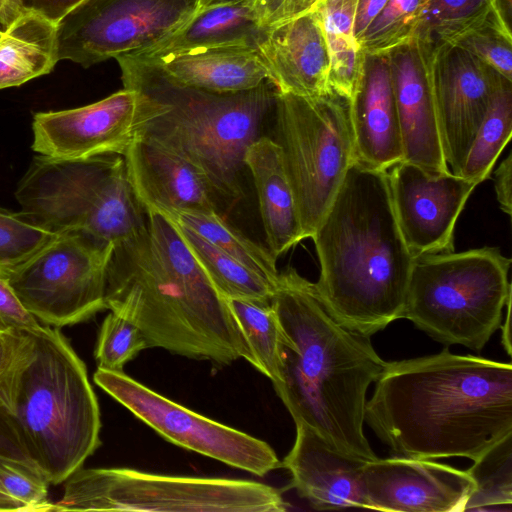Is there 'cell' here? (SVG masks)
I'll return each mask as SVG.
<instances>
[{"mask_svg": "<svg viewBox=\"0 0 512 512\" xmlns=\"http://www.w3.org/2000/svg\"><path fill=\"white\" fill-rule=\"evenodd\" d=\"M365 422L396 456L476 461L512 434V365L448 349L386 362Z\"/></svg>", "mask_w": 512, "mask_h": 512, "instance_id": "cell-1", "label": "cell"}, {"mask_svg": "<svg viewBox=\"0 0 512 512\" xmlns=\"http://www.w3.org/2000/svg\"><path fill=\"white\" fill-rule=\"evenodd\" d=\"M147 227L117 246L106 281V309L134 323L148 348L222 366L244 359L249 345L227 300L215 289L175 224L146 211Z\"/></svg>", "mask_w": 512, "mask_h": 512, "instance_id": "cell-2", "label": "cell"}, {"mask_svg": "<svg viewBox=\"0 0 512 512\" xmlns=\"http://www.w3.org/2000/svg\"><path fill=\"white\" fill-rule=\"evenodd\" d=\"M270 302L282 333V380L274 389L294 422L344 455L377 459L363 425L368 388L386 361L370 337L340 325L293 268L280 272Z\"/></svg>", "mask_w": 512, "mask_h": 512, "instance_id": "cell-3", "label": "cell"}, {"mask_svg": "<svg viewBox=\"0 0 512 512\" xmlns=\"http://www.w3.org/2000/svg\"><path fill=\"white\" fill-rule=\"evenodd\" d=\"M310 238L320 264L314 290L340 325L370 337L401 318L414 258L386 170L355 160Z\"/></svg>", "mask_w": 512, "mask_h": 512, "instance_id": "cell-4", "label": "cell"}, {"mask_svg": "<svg viewBox=\"0 0 512 512\" xmlns=\"http://www.w3.org/2000/svg\"><path fill=\"white\" fill-rule=\"evenodd\" d=\"M116 60L123 87L137 93L135 139L184 158L206 176L218 199L237 202L244 154L275 114L276 87L265 80L250 90L213 93L174 82L150 59Z\"/></svg>", "mask_w": 512, "mask_h": 512, "instance_id": "cell-5", "label": "cell"}, {"mask_svg": "<svg viewBox=\"0 0 512 512\" xmlns=\"http://www.w3.org/2000/svg\"><path fill=\"white\" fill-rule=\"evenodd\" d=\"M0 405L50 484L65 482L101 445L100 409L86 365L58 328L23 334L0 380Z\"/></svg>", "mask_w": 512, "mask_h": 512, "instance_id": "cell-6", "label": "cell"}, {"mask_svg": "<svg viewBox=\"0 0 512 512\" xmlns=\"http://www.w3.org/2000/svg\"><path fill=\"white\" fill-rule=\"evenodd\" d=\"M21 212L54 233L78 232L114 249L147 227L124 157L35 156L15 192Z\"/></svg>", "mask_w": 512, "mask_h": 512, "instance_id": "cell-7", "label": "cell"}, {"mask_svg": "<svg viewBox=\"0 0 512 512\" xmlns=\"http://www.w3.org/2000/svg\"><path fill=\"white\" fill-rule=\"evenodd\" d=\"M510 265L488 246L415 257L401 318L442 344L481 351L511 296Z\"/></svg>", "mask_w": 512, "mask_h": 512, "instance_id": "cell-8", "label": "cell"}, {"mask_svg": "<svg viewBox=\"0 0 512 512\" xmlns=\"http://www.w3.org/2000/svg\"><path fill=\"white\" fill-rule=\"evenodd\" d=\"M53 503L63 511L283 512L281 490L240 479L169 476L129 468L83 467Z\"/></svg>", "mask_w": 512, "mask_h": 512, "instance_id": "cell-9", "label": "cell"}, {"mask_svg": "<svg viewBox=\"0 0 512 512\" xmlns=\"http://www.w3.org/2000/svg\"><path fill=\"white\" fill-rule=\"evenodd\" d=\"M274 127L304 238H310L355 161L350 99L331 89L314 97L278 92Z\"/></svg>", "mask_w": 512, "mask_h": 512, "instance_id": "cell-10", "label": "cell"}, {"mask_svg": "<svg viewBox=\"0 0 512 512\" xmlns=\"http://www.w3.org/2000/svg\"><path fill=\"white\" fill-rule=\"evenodd\" d=\"M114 247L84 234L59 232L8 279L43 326L83 323L106 309L108 265Z\"/></svg>", "mask_w": 512, "mask_h": 512, "instance_id": "cell-11", "label": "cell"}, {"mask_svg": "<svg viewBox=\"0 0 512 512\" xmlns=\"http://www.w3.org/2000/svg\"><path fill=\"white\" fill-rule=\"evenodd\" d=\"M199 9L200 0H83L56 23L58 59L88 68L143 53Z\"/></svg>", "mask_w": 512, "mask_h": 512, "instance_id": "cell-12", "label": "cell"}, {"mask_svg": "<svg viewBox=\"0 0 512 512\" xmlns=\"http://www.w3.org/2000/svg\"><path fill=\"white\" fill-rule=\"evenodd\" d=\"M93 380L134 416L182 448L260 477L281 467L265 441L193 412L124 372L98 368Z\"/></svg>", "mask_w": 512, "mask_h": 512, "instance_id": "cell-13", "label": "cell"}, {"mask_svg": "<svg viewBox=\"0 0 512 512\" xmlns=\"http://www.w3.org/2000/svg\"><path fill=\"white\" fill-rule=\"evenodd\" d=\"M394 214L413 258L454 251V229L477 186L452 172L433 175L401 160L386 170Z\"/></svg>", "mask_w": 512, "mask_h": 512, "instance_id": "cell-14", "label": "cell"}, {"mask_svg": "<svg viewBox=\"0 0 512 512\" xmlns=\"http://www.w3.org/2000/svg\"><path fill=\"white\" fill-rule=\"evenodd\" d=\"M435 44L433 84L441 144L450 172L460 176L502 76L459 45Z\"/></svg>", "mask_w": 512, "mask_h": 512, "instance_id": "cell-15", "label": "cell"}, {"mask_svg": "<svg viewBox=\"0 0 512 512\" xmlns=\"http://www.w3.org/2000/svg\"><path fill=\"white\" fill-rule=\"evenodd\" d=\"M137 93L124 88L95 103L33 117L32 150L56 159L124 156L135 139Z\"/></svg>", "mask_w": 512, "mask_h": 512, "instance_id": "cell-16", "label": "cell"}, {"mask_svg": "<svg viewBox=\"0 0 512 512\" xmlns=\"http://www.w3.org/2000/svg\"><path fill=\"white\" fill-rule=\"evenodd\" d=\"M361 486L367 509L455 512L464 511L476 484L467 471L394 455L365 462Z\"/></svg>", "mask_w": 512, "mask_h": 512, "instance_id": "cell-17", "label": "cell"}, {"mask_svg": "<svg viewBox=\"0 0 512 512\" xmlns=\"http://www.w3.org/2000/svg\"><path fill=\"white\" fill-rule=\"evenodd\" d=\"M436 44L416 37L387 54L403 160L437 175L449 172L439 133L433 84Z\"/></svg>", "mask_w": 512, "mask_h": 512, "instance_id": "cell-18", "label": "cell"}, {"mask_svg": "<svg viewBox=\"0 0 512 512\" xmlns=\"http://www.w3.org/2000/svg\"><path fill=\"white\" fill-rule=\"evenodd\" d=\"M257 50L278 92L314 97L329 91L328 43L312 5L270 27Z\"/></svg>", "mask_w": 512, "mask_h": 512, "instance_id": "cell-19", "label": "cell"}, {"mask_svg": "<svg viewBox=\"0 0 512 512\" xmlns=\"http://www.w3.org/2000/svg\"><path fill=\"white\" fill-rule=\"evenodd\" d=\"M127 174L143 210L218 212V197L206 176L184 158L134 139L124 154Z\"/></svg>", "mask_w": 512, "mask_h": 512, "instance_id": "cell-20", "label": "cell"}, {"mask_svg": "<svg viewBox=\"0 0 512 512\" xmlns=\"http://www.w3.org/2000/svg\"><path fill=\"white\" fill-rule=\"evenodd\" d=\"M294 444L281 462L290 487L316 510L366 508L361 472L364 460L340 453L302 423H295Z\"/></svg>", "mask_w": 512, "mask_h": 512, "instance_id": "cell-21", "label": "cell"}, {"mask_svg": "<svg viewBox=\"0 0 512 512\" xmlns=\"http://www.w3.org/2000/svg\"><path fill=\"white\" fill-rule=\"evenodd\" d=\"M355 160L387 170L403 160V146L387 55L367 56L363 80L350 99Z\"/></svg>", "mask_w": 512, "mask_h": 512, "instance_id": "cell-22", "label": "cell"}, {"mask_svg": "<svg viewBox=\"0 0 512 512\" xmlns=\"http://www.w3.org/2000/svg\"><path fill=\"white\" fill-rule=\"evenodd\" d=\"M141 57L156 62L174 82L213 93L246 91L269 80L264 62L253 47L195 48Z\"/></svg>", "mask_w": 512, "mask_h": 512, "instance_id": "cell-23", "label": "cell"}, {"mask_svg": "<svg viewBox=\"0 0 512 512\" xmlns=\"http://www.w3.org/2000/svg\"><path fill=\"white\" fill-rule=\"evenodd\" d=\"M243 162L255 185L267 248L278 258L305 239L281 148L274 139L260 136L247 148Z\"/></svg>", "mask_w": 512, "mask_h": 512, "instance_id": "cell-24", "label": "cell"}, {"mask_svg": "<svg viewBox=\"0 0 512 512\" xmlns=\"http://www.w3.org/2000/svg\"><path fill=\"white\" fill-rule=\"evenodd\" d=\"M254 0H239L199 9L174 34L135 54L155 57L195 48L245 46L257 49L266 31Z\"/></svg>", "mask_w": 512, "mask_h": 512, "instance_id": "cell-25", "label": "cell"}, {"mask_svg": "<svg viewBox=\"0 0 512 512\" xmlns=\"http://www.w3.org/2000/svg\"><path fill=\"white\" fill-rule=\"evenodd\" d=\"M57 26L27 7L0 37V89L49 74L59 62Z\"/></svg>", "mask_w": 512, "mask_h": 512, "instance_id": "cell-26", "label": "cell"}, {"mask_svg": "<svg viewBox=\"0 0 512 512\" xmlns=\"http://www.w3.org/2000/svg\"><path fill=\"white\" fill-rule=\"evenodd\" d=\"M512 0H428L418 38L455 45L492 24L511 26Z\"/></svg>", "mask_w": 512, "mask_h": 512, "instance_id": "cell-27", "label": "cell"}, {"mask_svg": "<svg viewBox=\"0 0 512 512\" xmlns=\"http://www.w3.org/2000/svg\"><path fill=\"white\" fill-rule=\"evenodd\" d=\"M156 212L198 233L272 285H277L280 274L276 265L277 258L267 247L252 241L231 225L220 213L181 210Z\"/></svg>", "mask_w": 512, "mask_h": 512, "instance_id": "cell-28", "label": "cell"}, {"mask_svg": "<svg viewBox=\"0 0 512 512\" xmlns=\"http://www.w3.org/2000/svg\"><path fill=\"white\" fill-rule=\"evenodd\" d=\"M174 224L194 259L223 298L271 299L276 286L198 233L183 225Z\"/></svg>", "mask_w": 512, "mask_h": 512, "instance_id": "cell-29", "label": "cell"}, {"mask_svg": "<svg viewBox=\"0 0 512 512\" xmlns=\"http://www.w3.org/2000/svg\"><path fill=\"white\" fill-rule=\"evenodd\" d=\"M512 132V81L502 77L466 154L460 176L477 185L492 168Z\"/></svg>", "mask_w": 512, "mask_h": 512, "instance_id": "cell-30", "label": "cell"}, {"mask_svg": "<svg viewBox=\"0 0 512 512\" xmlns=\"http://www.w3.org/2000/svg\"><path fill=\"white\" fill-rule=\"evenodd\" d=\"M255 359L276 387L282 380V333L270 300L226 299Z\"/></svg>", "mask_w": 512, "mask_h": 512, "instance_id": "cell-31", "label": "cell"}, {"mask_svg": "<svg viewBox=\"0 0 512 512\" xmlns=\"http://www.w3.org/2000/svg\"><path fill=\"white\" fill-rule=\"evenodd\" d=\"M512 434L508 435L484 455L468 470L476 487L469 497L467 510H507L511 511L512 477L511 450Z\"/></svg>", "mask_w": 512, "mask_h": 512, "instance_id": "cell-32", "label": "cell"}, {"mask_svg": "<svg viewBox=\"0 0 512 512\" xmlns=\"http://www.w3.org/2000/svg\"><path fill=\"white\" fill-rule=\"evenodd\" d=\"M428 0H389L357 39L367 56L387 55L413 41L419 32Z\"/></svg>", "mask_w": 512, "mask_h": 512, "instance_id": "cell-33", "label": "cell"}, {"mask_svg": "<svg viewBox=\"0 0 512 512\" xmlns=\"http://www.w3.org/2000/svg\"><path fill=\"white\" fill-rule=\"evenodd\" d=\"M49 484L30 460L0 454V511H53Z\"/></svg>", "mask_w": 512, "mask_h": 512, "instance_id": "cell-34", "label": "cell"}, {"mask_svg": "<svg viewBox=\"0 0 512 512\" xmlns=\"http://www.w3.org/2000/svg\"><path fill=\"white\" fill-rule=\"evenodd\" d=\"M55 234L34 223L23 212L0 206V276L9 278Z\"/></svg>", "mask_w": 512, "mask_h": 512, "instance_id": "cell-35", "label": "cell"}, {"mask_svg": "<svg viewBox=\"0 0 512 512\" xmlns=\"http://www.w3.org/2000/svg\"><path fill=\"white\" fill-rule=\"evenodd\" d=\"M146 348L148 346L140 329L110 311L100 327L94 356L99 369L124 372L126 363Z\"/></svg>", "mask_w": 512, "mask_h": 512, "instance_id": "cell-36", "label": "cell"}, {"mask_svg": "<svg viewBox=\"0 0 512 512\" xmlns=\"http://www.w3.org/2000/svg\"><path fill=\"white\" fill-rule=\"evenodd\" d=\"M327 43L329 89L351 99L363 80L366 54L355 37L335 36Z\"/></svg>", "mask_w": 512, "mask_h": 512, "instance_id": "cell-37", "label": "cell"}, {"mask_svg": "<svg viewBox=\"0 0 512 512\" xmlns=\"http://www.w3.org/2000/svg\"><path fill=\"white\" fill-rule=\"evenodd\" d=\"M502 77L512 81L511 26L492 24L479 29L459 43Z\"/></svg>", "mask_w": 512, "mask_h": 512, "instance_id": "cell-38", "label": "cell"}, {"mask_svg": "<svg viewBox=\"0 0 512 512\" xmlns=\"http://www.w3.org/2000/svg\"><path fill=\"white\" fill-rule=\"evenodd\" d=\"M42 327L23 305L8 279L0 276V331L23 334Z\"/></svg>", "mask_w": 512, "mask_h": 512, "instance_id": "cell-39", "label": "cell"}, {"mask_svg": "<svg viewBox=\"0 0 512 512\" xmlns=\"http://www.w3.org/2000/svg\"><path fill=\"white\" fill-rule=\"evenodd\" d=\"M359 0H314L326 39L335 36L355 37L354 25Z\"/></svg>", "mask_w": 512, "mask_h": 512, "instance_id": "cell-40", "label": "cell"}, {"mask_svg": "<svg viewBox=\"0 0 512 512\" xmlns=\"http://www.w3.org/2000/svg\"><path fill=\"white\" fill-rule=\"evenodd\" d=\"M314 0H254L257 13L267 29L311 7Z\"/></svg>", "mask_w": 512, "mask_h": 512, "instance_id": "cell-41", "label": "cell"}, {"mask_svg": "<svg viewBox=\"0 0 512 512\" xmlns=\"http://www.w3.org/2000/svg\"><path fill=\"white\" fill-rule=\"evenodd\" d=\"M512 154L500 163L495 171V192L497 201L501 210L511 215L512 200H511V179H512Z\"/></svg>", "mask_w": 512, "mask_h": 512, "instance_id": "cell-42", "label": "cell"}, {"mask_svg": "<svg viewBox=\"0 0 512 512\" xmlns=\"http://www.w3.org/2000/svg\"><path fill=\"white\" fill-rule=\"evenodd\" d=\"M0 454L30 460L25 454L17 433L0 405ZM31 461V460H30ZM32 462V461H31Z\"/></svg>", "mask_w": 512, "mask_h": 512, "instance_id": "cell-43", "label": "cell"}, {"mask_svg": "<svg viewBox=\"0 0 512 512\" xmlns=\"http://www.w3.org/2000/svg\"><path fill=\"white\" fill-rule=\"evenodd\" d=\"M83 0H25L31 7L57 23L66 13Z\"/></svg>", "mask_w": 512, "mask_h": 512, "instance_id": "cell-44", "label": "cell"}, {"mask_svg": "<svg viewBox=\"0 0 512 512\" xmlns=\"http://www.w3.org/2000/svg\"><path fill=\"white\" fill-rule=\"evenodd\" d=\"M23 334L0 331V380L9 370L17 355L23 340Z\"/></svg>", "mask_w": 512, "mask_h": 512, "instance_id": "cell-45", "label": "cell"}, {"mask_svg": "<svg viewBox=\"0 0 512 512\" xmlns=\"http://www.w3.org/2000/svg\"><path fill=\"white\" fill-rule=\"evenodd\" d=\"M388 1L389 0H359L354 25V36L356 39L364 33Z\"/></svg>", "mask_w": 512, "mask_h": 512, "instance_id": "cell-46", "label": "cell"}, {"mask_svg": "<svg viewBox=\"0 0 512 512\" xmlns=\"http://www.w3.org/2000/svg\"><path fill=\"white\" fill-rule=\"evenodd\" d=\"M507 315L505 325L503 327L502 343L509 355H511V339H510V307H511V296L506 302Z\"/></svg>", "mask_w": 512, "mask_h": 512, "instance_id": "cell-47", "label": "cell"}, {"mask_svg": "<svg viewBox=\"0 0 512 512\" xmlns=\"http://www.w3.org/2000/svg\"><path fill=\"white\" fill-rule=\"evenodd\" d=\"M235 1H239V0H200V9L209 7V6H213V5L230 3V2H235Z\"/></svg>", "mask_w": 512, "mask_h": 512, "instance_id": "cell-48", "label": "cell"}, {"mask_svg": "<svg viewBox=\"0 0 512 512\" xmlns=\"http://www.w3.org/2000/svg\"><path fill=\"white\" fill-rule=\"evenodd\" d=\"M2 34H3V30H2V28L0 26V37H1Z\"/></svg>", "mask_w": 512, "mask_h": 512, "instance_id": "cell-49", "label": "cell"}, {"mask_svg": "<svg viewBox=\"0 0 512 512\" xmlns=\"http://www.w3.org/2000/svg\"><path fill=\"white\" fill-rule=\"evenodd\" d=\"M24 3H25V0H24Z\"/></svg>", "mask_w": 512, "mask_h": 512, "instance_id": "cell-50", "label": "cell"}]
</instances>
